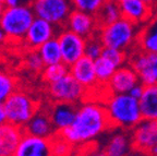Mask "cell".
Masks as SVG:
<instances>
[{
    "instance_id": "obj_5",
    "label": "cell",
    "mask_w": 157,
    "mask_h": 156,
    "mask_svg": "<svg viewBox=\"0 0 157 156\" xmlns=\"http://www.w3.org/2000/svg\"><path fill=\"white\" fill-rule=\"evenodd\" d=\"M2 106L7 116V122L22 129L39 108L38 103L32 96L17 90L6 99Z\"/></svg>"
},
{
    "instance_id": "obj_9",
    "label": "cell",
    "mask_w": 157,
    "mask_h": 156,
    "mask_svg": "<svg viewBox=\"0 0 157 156\" xmlns=\"http://www.w3.org/2000/svg\"><path fill=\"white\" fill-rule=\"evenodd\" d=\"M129 64L139 76L144 86L157 84V53L139 50L129 58Z\"/></svg>"
},
{
    "instance_id": "obj_27",
    "label": "cell",
    "mask_w": 157,
    "mask_h": 156,
    "mask_svg": "<svg viewBox=\"0 0 157 156\" xmlns=\"http://www.w3.org/2000/svg\"><path fill=\"white\" fill-rule=\"evenodd\" d=\"M17 81L12 76L0 69V105L15 91Z\"/></svg>"
},
{
    "instance_id": "obj_17",
    "label": "cell",
    "mask_w": 157,
    "mask_h": 156,
    "mask_svg": "<svg viewBox=\"0 0 157 156\" xmlns=\"http://www.w3.org/2000/svg\"><path fill=\"white\" fill-rule=\"evenodd\" d=\"M70 74L85 88H92L98 83L94 60L86 56L82 57L70 67Z\"/></svg>"
},
{
    "instance_id": "obj_6",
    "label": "cell",
    "mask_w": 157,
    "mask_h": 156,
    "mask_svg": "<svg viewBox=\"0 0 157 156\" xmlns=\"http://www.w3.org/2000/svg\"><path fill=\"white\" fill-rule=\"evenodd\" d=\"M31 7L35 17L46 20L59 29L64 27L73 11L71 0H33Z\"/></svg>"
},
{
    "instance_id": "obj_26",
    "label": "cell",
    "mask_w": 157,
    "mask_h": 156,
    "mask_svg": "<svg viewBox=\"0 0 157 156\" xmlns=\"http://www.w3.org/2000/svg\"><path fill=\"white\" fill-rule=\"evenodd\" d=\"M69 73H70V67L67 66L64 62H58V64L45 66L44 70L42 72V76L43 80L47 84H49V83L60 80Z\"/></svg>"
},
{
    "instance_id": "obj_40",
    "label": "cell",
    "mask_w": 157,
    "mask_h": 156,
    "mask_svg": "<svg viewBox=\"0 0 157 156\" xmlns=\"http://www.w3.org/2000/svg\"><path fill=\"white\" fill-rule=\"evenodd\" d=\"M145 2H147L148 5L153 6L154 8H157V0H143Z\"/></svg>"
},
{
    "instance_id": "obj_13",
    "label": "cell",
    "mask_w": 157,
    "mask_h": 156,
    "mask_svg": "<svg viewBox=\"0 0 157 156\" xmlns=\"http://www.w3.org/2000/svg\"><path fill=\"white\" fill-rule=\"evenodd\" d=\"M157 140V120L143 119L134 127L132 146L141 153H150Z\"/></svg>"
},
{
    "instance_id": "obj_18",
    "label": "cell",
    "mask_w": 157,
    "mask_h": 156,
    "mask_svg": "<svg viewBox=\"0 0 157 156\" xmlns=\"http://www.w3.org/2000/svg\"><path fill=\"white\" fill-rule=\"evenodd\" d=\"M24 130L14 124L6 122L0 126V156H13Z\"/></svg>"
},
{
    "instance_id": "obj_8",
    "label": "cell",
    "mask_w": 157,
    "mask_h": 156,
    "mask_svg": "<svg viewBox=\"0 0 157 156\" xmlns=\"http://www.w3.org/2000/svg\"><path fill=\"white\" fill-rule=\"evenodd\" d=\"M57 38L60 44L62 54V62L71 67L82 57L85 56L86 38L75 34L66 27L59 29Z\"/></svg>"
},
{
    "instance_id": "obj_34",
    "label": "cell",
    "mask_w": 157,
    "mask_h": 156,
    "mask_svg": "<svg viewBox=\"0 0 157 156\" xmlns=\"http://www.w3.org/2000/svg\"><path fill=\"white\" fill-rule=\"evenodd\" d=\"M33 0H6L7 7H14V6L31 5Z\"/></svg>"
},
{
    "instance_id": "obj_23",
    "label": "cell",
    "mask_w": 157,
    "mask_h": 156,
    "mask_svg": "<svg viewBox=\"0 0 157 156\" xmlns=\"http://www.w3.org/2000/svg\"><path fill=\"white\" fill-rule=\"evenodd\" d=\"M96 18L99 23V27L116 22L117 20L122 18L120 2H117L113 0H107L99 10V12L96 14Z\"/></svg>"
},
{
    "instance_id": "obj_2",
    "label": "cell",
    "mask_w": 157,
    "mask_h": 156,
    "mask_svg": "<svg viewBox=\"0 0 157 156\" xmlns=\"http://www.w3.org/2000/svg\"><path fill=\"white\" fill-rule=\"evenodd\" d=\"M106 110L111 124L118 127L134 128L143 120L140 102L130 94H113L106 103Z\"/></svg>"
},
{
    "instance_id": "obj_1",
    "label": "cell",
    "mask_w": 157,
    "mask_h": 156,
    "mask_svg": "<svg viewBox=\"0 0 157 156\" xmlns=\"http://www.w3.org/2000/svg\"><path fill=\"white\" fill-rule=\"evenodd\" d=\"M111 126L105 106L88 102L78 108L73 123L58 134L72 145H76L96 139Z\"/></svg>"
},
{
    "instance_id": "obj_31",
    "label": "cell",
    "mask_w": 157,
    "mask_h": 156,
    "mask_svg": "<svg viewBox=\"0 0 157 156\" xmlns=\"http://www.w3.org/2000/svg\"><path fill=\"white\" fill-rule=\"evenodd\" d=\"M71 145V143H69L66 139L57 133L52 139V156H68L70 154Z\"/></svg>"
},
{
    "instance_id": "obj_16",
    "label": "cell",
    "mask_w": 157,
    "mask_h": 156,
    "mask_svg": "<svg viewBox=\"0 0 157 156\" xmlns=\"http://www.w3.org/2000/svg\"><path fill=\"white\" fill-rule=\"evenodd\" d=\"M140 83L139 76L134 69L129 66H122L116 70L107 85L113 94H125Z\"/></svg>"
},
{
    "instance_id": "obj_42",
    "label": "cell",
    "mask_w": 157,
    "mask_h": 156,
    "mask_svg": "<svg viewBox=\"0 0 157 156\" xmlns=\"http://www.w3.org/2000/svg\"><path fill=\"white\" fill-rule=\"evenodd\" d=\"M113 1H117V2H121L122 0H113Z\"/></svg>"
},
{
    "instance_id": "obj_14",
    "label": "cell",
    "mask_w": 157,
    "mask_h": 156,
    "mask_svg": "<svg viewBox=\"0 0 157 156\" xmlns=\"http://www.w3.org/2000/svg\"><path fill=\"white\" fill-rule=\"evenodd\" d=\"M13 156H52V139L35 137L24 132Z\"/></svg>"
},
{
    "instance_id": "obj_20",
    "label": "cell",
    "mask_w": 157,
    "mask_h": 156,
    "mask_svg": "<svg viewBox=\"0 0 157 156\" xmlns=\"http://www.w3.org/2000/svg\"><path fill=\"white\" fill-rule=\"evenodd\" d=\"M136 45L140 50L146 53H157V17L140 29Z\"/></svg>"
},
{
    "instance_id": "obj_39",
    "label": "cell",
    "mask_w": 157,
    "mask_h": 156,
    "mask_svg": "<svg viewBox=\"0 0 157 156\" xmlns=\"http://www.w3.org/2000/svg\"><path fill=\"white\" fill-rule=\"evenodd\" d=\"M148 154H151L152 156H157V140H156V142H155L154 146L152 147V150H151Z\"/></svg>"
},
{
    "instance_id": "obj_7",
    "label": "cell",
    "mask_w": 157,
    "mask_h": 156,
    "mask_svg": "<svg viewBox=\"0 0 157 156\" xmlns=\"http://www.w3.org/2000/svg\"><path fill=\"white\" fill-rule=\"evenodd\" d=\"M48 94L55 103L74 104L83 99L86 88L69 73L60 80L48 84Z\"/></svg>"
},
{
    "instance_id": "obj_3",
    "label": "cell",
    "mask_w": 157,
    "mask_h": 156,
    "mask_svg": "<svg viewBox=\"0 0 157 156\" xmlns=\"http://www.w3.org/2000/svg\"><path fill=\"white\" fill-rule=\"evenodd\" d=\"M140 29L129 20L120 18L111 24L99 27L97 35L105 47L127 51L133 45H136Z\"/></svg>"
},
{
    "instance_id": "obj_25",
    "label": "cell",
    "mask_w": 157,
    "mask_h": 156,
    "mask_svg": "<svg viewBox=\"0 0 157 156\" xmlns=\"http://www.w3.org/2000/svg\"><path fill=\"white\" fill-rule=\"evenodd\" d=\"M94 64H95V71L98 83L99 84H108L116 70L118 69V67L113 62H111L109 59L103 56L94 60Z\"/></svg>"
},
{
    "instance_id": "obj_43",
    "label": "cell",
    "mask_w": 157,
    "mask_h": 156,
    "mask_svg": "<svg viewBox=\"0 0 157 156\" xmlns=\"http://www.w3.org/2000/svg\"><path fill=\"white\" fill-rule=\"evenodd\" d=\"M0 1H3V2H6V0H0Z\"/></svg>"
},
{
    "instance_id": "obj_4",
    "label": "cell",
    "mask_w": 157,
    "mask_h": 156,
    "mask_svg": "<svg viewBox=\"0 0 157 156\" xmlns=\"http://www.w3.org/2000/svg\"><path fill=\"white\" fill-rule=\"evenodd\" d=\"M35 18L31 5L7 7L0 20V26L7 34L8 41L17 44L23 41Z\"/></svg>"
},
{
    "instance_id": "obj_21",
    "label": "cell",
    "mask_w": 157,
    "mask_h": 156,
    "mask_svg": "<svg viewBox=\"0 0 157 156\" xmlns=\"http://www.w3.org/2000/svg\"><path fill=\"white\" fill-rule=\"evenodd\" d=\"M140 102L143 119L157 120V84L144 86Z\"/></svg>"
},
{
    "instance_id": "obj_24",
    "label": "cell",
    "mask_w": 157,
    "mask_h": 156,
    "mask_svg": "<svg viewBox=\"0 0 157 156\" xmlns=\"http://www.w3.org/2000/svg\"><path fill=\"white\" fill-rule=\"evenodd\" d=\"M131 142L124 133H117L111 137L106 145L107 156H127L130 152Z\"/></svg>"
},
{
    "instance_id": "obj_28",
    "label": "cell",
    "mask_w": 157,
    "mask_h": 156,
    "mask_svg": "<svg viewBox=\"0 0 157 156\" xmlns=\"http://www.w3.org/2000/svg\"><path fill=\"white\" fill-rule=\"evenodd\" d=\"M107 0H71L74 10L96 15Z\"/></svg>"
},
{
    "instance_id": "obj_38",
    "label": "cell",
    "mask_w": 157,
    "mask_h": 156,
    "mask_svg": "<svg viewBox=\"0 0 157 156\" xmlns=\"http://www.w3.org/2000/svg\"><path fill=\"white\" fill-rule=\"evenodd\" d=\"M6 8H7V5H6V2H3V1H0V20H1V18H2Z\"/></svg>"
},
{
    "instance_id": "obj_36",
    "label": "cell",
    "mask_w": 157,
    "mask_h": 156,
    "mask_svg": "<svg viewBox=\"0 0 157 156\" xmlns=\"http://www.w3.org/2000/svg\"><path fill=\"white\" fill-rule=\"evenodd\" d=\"M6 41H8V37L6 32L2 29V27L0 26V44H5Z\"/></svg>"
},
{
    "instance_id": "obj_35",
    "label": "cell",
    "mask_w": 157,
    "mask_h": 156,
    "mask_svg": "<svg viewBox=\"0 0 157 156\" xmlns=\"http://www.w3.org/2000/svg\"><path fill=\"white\" fill-rule=\"evenodd\" d=\"M6 122H7V116H6L3 106L0 105V126H2V124L6 123Z\"/></svg>"
},
{
    "instance_id": "obj_12",
    "label": "cell",
    "mask_w": 157,
    "mask_h": 156,
    "mask_svg": "<svg viewBox=\"0 0 157 156\" xmlns=\"http://www.w3.org/2000/svg\"><path fill=\"white\" fill-rule=\"evenodd\" d=\"M64 27L84 38H88L98 33L99 23L96 15L73 9Z\"/></svg>"
},
{
    "instance_id": "obj_29",
    "label": "cell",
    "mask_w": 157,
    "mask_h": 156,
    "mask_svg": "<svg viewBox=\"0 0 157 156\" xmlns=\"http://www.w3.org/2000/svg\"><path fill=\"white\" fill-rule=\"evenodd\" d=\"M104 48H105V46L97 34L86 38L85 56L91 58L92 60H96L97 58H99L103 54Z\"/></svg>"
},
{
    "instance_id": "obj_11",
    "label": "cell",
    "mask_w": 157,
    "mask_h": 156,
    "mask_svg": "<svg viewBox=\"0 0 157 156\" xmlns=\"http://www.w3.org/2000/svg\"><path fill=\"white\" fill-rule=\"evenodd\" d=\"M120 8L122 18L140 27L144 26L155 17L156 10V8L143 0H122L120 2Z\"/></svg>"
},
{
    "instance_id": "obj_44",
    "label": "cell",
    "mask_w": 157,
    "mask_h": 156,
    "mask_svg": "<svg viewBox=\"0 0 157 156\" xmlns=\"http://www.w3.org/2000/svg\"><path fill=\"white\" fill-rule=\"evenodd\" d=\"M1 45H2V44H0V46H1Z\"/></svg>"
},
{
    "instance_id": "obj_41",
    "label": "cell",
    "mask_w": 157,
    "mask_h": 156,
    "mask_svg": "<svg viewBox=\"0 0 157 156\" xmlns=\"http://www.w3.org/2000/svg\"><path fill=\"white\" fill-rule=\"evenodd\" d=\"M127 156H143L142 154H141V152H134V153H129Z\"/></svg>"
},
{
    "instance_id": "obj_37",
    "label": "cell",
    "mask_w": 157,
    "mask_h": 156,
    "mask_svg": "<svg viewBox=\"0 0 157 156\" xmlns=\"http://www.w3.org/2000/svg\"><path fill=\"white\" fill-rule=\"evenodd\" d=\"M86 156H107V154H106L105 151H93L91 152L90 154H87Z\"/></svg>"
},
{
    "instance_id": "obj_30",
    "label": "cell",
    "mask_w": 157,
    "mask_h": 156,
    "mask_svg": "<svg viewBox=\"0 0 157 156\" xmlns=\"http://www.w3.org/2000/svg\"><path fill=\"white\" fill-rule=\"evenodd\" d=\"M24 64H25V67H26L29 71L35 72V73L43 72V70H44V68H45L44 61H43L42 57H40V55H39L37 49L27 50Z\"/></svg>"
},
{
    "instance_id": "obj_10",
    "label": "cell",
    "mask_w": 157,
    "mask_h": 156,
    "mask_svg": "<svg viewBox=\"0 0 157 156\" xmlns=\"http://www.w3.org/2000/svg\"><path fill=\"white\" fill-rule=\"evenodd\" d=\"M59 29H60L59 27L55 26L46 20L35 18L23 39L22 44L25 46L26 50L38 49L46 41L57 37Z\"/></svg>"
},
{
    "instance_id": "obj_19",
    "label": "cell",
    "mask_w": 157,
    "mask_h": 156,
    "mask_svg": "<svg viewBox=\"0 0 157 156\" xmlns=\"http://www.w3.org/2000/svg\"><path fill=\"white\" fill-rule=\"evenodd\" d=\"M49 115L52 118V124H54L56 131L61 132L69 128L73 123L76 116V110L74 104H68V103H55L54 106L48 108Z\"/></svg>"
},
{
    "instance_id": "obj_15",
    "label": "cell",
    "mask_w": 157,
    "mask_h": 156,
    "mask_svg": "<svg viewBox=\"0 0 157 156\" xmlns=\"http://www.w3.org/2000/svg\"><path fill=\"white\" fill-rule=\"evenodd\" d=\"M23 130L27 134L46 139H52L57 132L52 124L48 108H38L36 114L31 118Z\"/></svg>"
},
{
    "instance_id": "obj_22",
    "label": "cell",
    "mask_w": 157,
    "mask_h": 156,
    "mask_svg": "<svg viewBox=\"0 0 157 156\" xmlns=\"http://www.w3.org/2000/svg\"><path fill=\"white\" fill-rule=\"evenodd\" d=\"M37 50H38L39 55L42 57L45 66L62 62L61 48H60V44H59V41L57 37L46 41Z\"/></svg>"
},
{
    "instance_id": "obj_32",
    "label": "cell",
    "mask_w": 157,
    "mask_h": 156,
    "mask_svg": "<svg viewBox=\"0 0 157 156\" xmlns=\"http://www.w3.org/2000/svg\"><path fill=\"white\" fill-rule=\"evenodd\" d=\"M101 56L109 59V60H110L111 62H113L118 68L124 66V64L128 60L127 51L120 50V49H116V48H110V47H105Z\"/></svg>"
},
{
    "instance_id": "obj_33",
    "label": "cell",
    "mask_w": 157,
    "mask_h": 156,
    "mask_svg": "<svg viewBox=\"0 0 157 156\" xmlns=\"http://www.w3.org/2000/svg\"><path fill=\"white\" fill-rule=\"evenodd\" d=\"M143 92H144V85L141 84V83H139V84H136L134 88H131L130 92L128 93V94H130L132 97L136 98V99H140L143 95Z\"/></svg>"
}]
</instances>
